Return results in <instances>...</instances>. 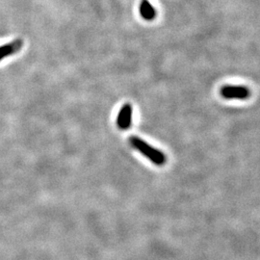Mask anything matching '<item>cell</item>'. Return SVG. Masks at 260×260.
I'll use <instances>...</instances> for the list:
<instances>
[{"label":"cell","mask_w":260,"mask_h":260,"mask_svg":"<svg viewBox=\"0 0 260 260\" xmlns=\"http://www.w3.org/2000/svg\"><path fill=\"white\" fill-rule=\"evenodd\" d=\"M129 143L134 149H137L140 153H142L145 157L148 158L153 164L157 166H163L166 163L167 158L165 154L162 151L151 147L144 140L137 136H131L129 138Z\"/></svg>","instance_id":"1"},{"label":"cell","mask_w":260,"mask_h":260,"mask_svg":"<svg viewBox=\"0 0 260 260\" xmlns=\"http://www.w3.org/2000/svg\"><path fill=\"white\" fill-rule=\"evenodd\" d=\"M221 95L225 100H247L250 98L251 92L244 86L225 85L221 89Z\"/></svg>","instance_id":"2"},{"label":"cell","mask_w":260,"mask_h":260,"mask_svg":"<svg viewBox=\"0 0 260 260\" xmlns=\"http://www.w3.org/2000/svg\"><path fill=\"white\" fill-rule=\"evenodd\" d=\"M132 122V106L129 103H125L121 106V110L117 117V126L119 129L126 130L131 126Z\"/></svg>","instance_id":"3"},{"label":"cell","mask_w":260,"mask_h":260,"mask_svg":"<svg viewBox=\"0 0 260 260\" xmlns=\"http://www.w3.org/2000/svg\"><path fill=\"white\" fill-rule=\"evenodd\" d=\"M22 47H23V40L20 38H18L17 40L11 43L0 46V61L10 56L15 55L17 52H19Z\"/></svg>","instance_id":"4"},{"label":"cell","mask_w":260,"mask_h":260,"mask_svg":"<svg viewBox=\"0 0 260 260\" xmlns=\"http://www.w3.org/2000/svg\"><path fill=\"white\" fill-rule=\"evenodd\" d=\"M139 11L141 17L147 21L152 20L156 17V10L149 0H141Z\"/></svg>","instance_id":"5"}]
</instances>
